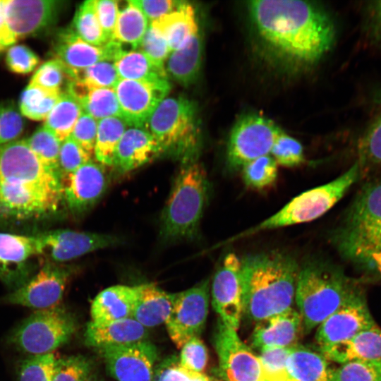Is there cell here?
<instances>
[{
    "instance_id": "6da1fadb",
    "label": "cell",
    "mask_w": 381,
    "mask_h": 381,
    "mask_svg": "<svg viewBox=\"0 0 381 381\" xmlns=\"http://www.w3.org/2000/svg\"><path fill=\"white\" fill-rule=\"evenodd\" d=\"M252 32L261 52L274 64L299 71L319 62L332 49L336 28L321 6L298 0L247 3Z\"/></svg>"
},
{
    "instance_id": "7a4b0ae2",
    "label": "cell",
    "mask_w": 381,
    "mask_h": 381,
    "mask_svg": "<svg viewBox=\"0 0 381 381\" xmlns=\"http://www.w3.org/2000/svg\"><path fill=\"white\" fill-rule=\"evenodd\" d=\"M63 198L59 173L25 140L0 145V216L25 219L54 212Z\"/></svg>"
},
{
    "instance_id": "3957f363",
    "label": "cell",
    "mask_w": 381,
    "mask_h": 381,
    "mask_svg": "<svg viewBox=\"0 0 381 381\" xmlns=\"http://www.w3.org/2000/svg\"><path fill=\"white\" fill-rule=\"evenodd\" d=\"M329 241L361 281H381V175L362 184Z\"/></svg>"
},
{
    "instance_id": "277c9868",
    "label": "cell",
    "mask_w": 381,
    "mask_h": 381,
    "mask_svg": "<svg viewBox=\"0 0 381 381\" xmlns=\"http://www.w3.org/2000/svg\"><path fill=\"white\" fill-rule=\"evenodd\" d=\"M241 261L243 314L258 322L294 308L300 266L291 255L270 251Z\"/></svg>"
},
{
    "instance_id": "5b68a950",
    "label": "cell",
    "mask_w": 381,
    "mask_h": 381,
    "mask_svg": "<svg viewBox=\"0 0 381 381\" xmlns=\"http://www.w3.org/2000/svg\"><path fill=\"white\" fill-rule=\"evenodd\" d=\"M363 289L361 280L348 276L338 265L314 260L300 267L295 301L309 332Z\"/></svg>"
},
{
    "instance_id": "8992f818",
    "label": "cell",
    "mask_w": 381,
    "mask_h": 381,
    "mask_svg": "<svg viewBox=\"0 0 381 381\" xmlns=\"http://www.w3.org/2000/svg\"><path fill=\"white\" fill-rule=\"evenodd\" d=\"M209 182L198 159L182 162L161 217V235L167 241L193 238L208 198Z\"/></svg>"
},
{
    "instance_id": "52a82bcc",
    "label": "cell",
    "mask_w": 381,
    "mask_h": 381,
    "mask_svg": "<svg viewBox=\"0 0 381 381\" xmlns=\"http://www.w3.org/2000/svg\"><path fill=\"white\" fill-rule=\"evenodd\" d=\"M157 140L163 152L181 162L198 159L201 135L195 104L184 97H165L145 128Z\"/></svg>"
},
{
    "instance_id": "ba28073f",
    "label": "cell",
    "mask_w": 381,
    "mask_h": 381,
    "mask_svg": "<svg viewBox=\"0 0 381 381\" xmlns=\"http://www.w3.org/2000/svg\"><path fill=\"white\" fill-rule=\"evenodd\" d=\"M362 175V170L356 160L350 168L337 178L301 193L273 215L226 242L231 243L262 231L315 220L337 204Z\"/></svg>"
},
{
    "instance_id": "9c48e42d",
    "label": "cell",
    "mask_w": 381,
    "mask_h": 381,
    "mask_svg": "<svg viewBox=\"0 0 381 381\" xmlns=\"http://www.w3.org/2000/svg\"><path fill=\"white\" fill-rule=\"evenodd\" d=\"M75 328L73 317L63 308L40 309L24 320L9 340L24 352L32 355L48 353L65 344Z\"/></svg>"
},
{
    "instance_id": "30bf717a",
    "label": "cell",
    "mask_w": 381,
    "mask_h": 381,
    "mask_svg": "<svg viewBox=\"0 0 381 381\" xmlns=\"http://www.w3.org/2000/svg\"><path fill=\"white\" fill-rule=\"evenodd\" d=\"M282 131L271 119L248 113L237 119L230 132L226 147V163L231 171L239 170L248 162L270 155Z\"/></svg>"
},
{
    "instance_id": "8fae6325",
    "label": "cell",
    "mask_w": 381,
    "mask_h": 381,
    "mask_svg": "<svg viewBox=\"0 0 381 381\" xmlns=\"http://www.w3.org/2000/svg\"><path fill=\"white\" fill-rule=\"evenodd\" d=\"M209 306V281L173 294L171 312L165 321L169 335L181 349L193 337H199L206 322Z\"/></svg>"
},
{
    "instance_id": "7c38bea8",
    "label": "cell",
    "mask_w": 381,
    "mask_h": 381,
    "mask_svg": "<svg viewBox=\"0 0 381 381\" xmlns=\"http://www.w3.org/2000/svg\"><path fill=\"white\" fill-rule=\"evenodd\" d=\"M219 367L226 381H265L258 356L221 320L214 335Z\"/></svg>"
},
{
    "instance_id": "4fadbf2b",
    "label": "cell",
    "mask_w": 381,
    "mask_h": 381,
    "mask_svg": "<svg viewBox=\"0 0 381 381\" xmlns=\"http://www.w3.org/2000/svg\"><path fill=\"white\" fill-rule=\"evenodd\" d=\"M71 275V270L67 266L48 262L4 301L37 310L58 306Z\"/></svg>"
},
{
    "instance_id": "5bb4252c",
    "label": "cell",
    "mask_w": 381,
    "mask_h": 381,
    "mask_svg": "<svg viewBox=\"0 0 381 381\" xmlns=\"http://www.w3.org/2000/svg\"><path fill=\"white\" fill-rule=\"evenodd\" d=\"M375 325L363 289L318 326L315 340L322 349L346 341Z\"/></svg>"
},
{
    "instance_id": "9a60e30c",
    "label": "cell",
    "mask_w": 381,
    "mask_h": 381,
    "mask_svg": "<svg viewBox=\"0 0 381 381\" xmlns=\"http://www.w3.org/2000/svg\"><path fill=\"white\" fill-rule=\"evenodd\" d=\"M35 237L37 254L47 255L56 263L73 260L119 243V238L112 235L70 229L45 231Z\"/></svg>"
},
{
    "instance_id": "2e32d148",
    "label": "cell",
    "mask_w": 381,
    "mask_h": 381,
    "mask_svg": "<svg viewBox=\"0 0 381 381\" xmlns=\"http://www.w3.org/2000/svg\"><path fill=\"white\" fill-rule=\"evenodd\" d=\"M170 89L169 80L150 82L120 79L114 90L121 117L131 126L145 128Z\"/></svg>"
},
{
    "instance_id": "e0dca14e",
    "label": "cell",
    "mask_w": 381,
    "mask_h": 381,
    "mask_svg": "<svg viewBox=\"0 0 381 381\" xmlns=\"http://www.w3.org/2000/svg\"><path fill=\"white\" fill-rule=\"evenodd\" d=\"M241 259L228 253L217 269L212 284V303L220 320L236 330L239 327L242 309Z\"/></svg>"
},
{
    "instance_id": "ac0fdd59",
    "label": "cell",
    "mask_w": 381,
    "mask_h": 381,
    "mask_svg": "<svg viewBox=\"0 0 381 381\" xmlns=\"http://www.w3.org/2000/svg\"><path fill=\"white\" fill-rule=\"evenodd\" d=\"M110 375L118 381H152L156 347L147 340L99 349Z\"/></svg>"
},
{
    "instance_id": "d6986e66",
    "label": "cell",
    "mask_w": 381,
    "mask_h": 381,
    "mask_svg": "<svg viewBox=\"0 0 381 381\" xmlns=\"http://www.w3.org/2000/svg\"><path fill=\"white\" fill-rule=\"evenodd\" d=\"M55 59L69 71L83 70L101 61L115 60L123 52V45L111 40L102 47L92 45L80 37L72 28L63 30L54 41Z\"/></svg>"
},
{
    "instance_id": "ffe728a7",
    "label": "cell",
    "mask_w": 381,
    "mask_h": 381,
    "mask_svg": "<svg viewBox=\"0 0 381 381\" xmlns=\"http://www.w3.org/2000/svg\"><path fill=\"white\" fill-rule=\"evenodd\" d=\"M61 180L63 198L68 208L77 213L91 208L105 192L108 182L103 165L92 160Z\"/></svg>"
},
{
    "instance_id": "44dd1931",
    "label": "cell",
    "mask_w": 381,
    "mask_h": 381,
    "mask_svg": "<svg viewBox=\"0 0 381 381\" xmlns=\"http://www.w3.org/2000/svg\"><path fill=\"white\" fill-rule=\"evenodd\" d=\"M59 1L55 0H6L8 24L16 39L39 33L56 20Z\"/></svg>"
},
{
    "instance_id": "7402d4cb",
    "label": "cell",
    "mask_w": 381,
    "mask_h": 381,
    "mask_svg": "<svg viewBox=\"0 0 381 381\" xmlns=\"http://www.w3.org/2000/svg\"><path fill=\"white\" fill-rule=\"evenodd\" d=\"M303 319L294 308L256 322L252 344L260 350L272 347H294L303 333Z\"/></svg>"
},
{
    "instance_id": "603a6c76",
    "label": "cell",
    "mask_w": 381,
    "mask_h": 381,
    "mask_svg": "<svg viewBox=\"0 0 381 381\" xmlns=\"http://www.w3.org/2000/svg\"><path fill=\"white\" fill-rule=\"evenodd\" d=\"M162 150L145 128L131 126L123 134L115 152L113 166L120 173L135 170L157 157Z\"/></svg>"
},
{
    "instance_id": "cb8c5ba5",
    "label": "cell",
    "mask_w": 381,
    "mask_h": 381,
    "mask_svg": "<svg viewBox=\"0 0 381 381\" xmlns=\"http://www.w3.org/2000/svg\"><path fill=\"white\" fill-rule=\"evenodd\" d=\"M328 361L342 364L353 361H381V329L375 326L351 339L320 349Z\"/></svg>"
},
{
    "instance_id": "d4e9b609",
    "label": "cell",
    "mask_w": 381,
    "mask_h": 381,
    "mask_svg": "<svg viewBox=\"0 0 381 381\" xmlns=\"http://www.w3.org/2000/svg\"><path fill=\"white\" fill-rule=\"evenodd\" d=\"M148 332L132 318L104 324L88 322L84 334L85 344L97 349L147 340Z\"/></svg>"
},
{
    "instance_id": "484cf974",
    "label": "cell",
    "mask_w": 381,
    "mask_h": 381,
    "mask_svg": "<svg viewBox=\"0 0 381 381\" xmlns=\"http://www.w3.org/2000/svg\"><path fill=\"white\" fill-rule=\"evenodd\" d=\"M150 24L164 36L171 52L184 47L200 31L195 8L183 1L175 11Z\"/></svg>"
},
{
    "instance_id": "4316f807",
    "label": "cell",
    "mask_w": 381,
    "mask_h": 381,
    "mask_svg": "<svg viewBox=\"0 0 381 381\" xmlns=\"http://www.w3.org/2000/svg\"><path fill=\"white\" fill-rule=\"evenodd\" d=\"M135 289L136 295L131 318L145 327L165 322L171 310L173 294L152 283L140 284Z\"/></svg>"
},
{
    "instance_id": "83f0119b",
    "label": "cell",
    "mask_w": 381,
    "mask_h": 381,
    "mask_svg": "<svg viewBox=\"0 0 381 381\" xmlns=\"http://www.w3.org/2000/svg\"><path fill=\"white\" fill-rule=\"evenodd\" d=\"M135 295V286L115 285L104 289L92 303V322L104 324L131 318Z\"/></svg>"
},
{
    "instance_id": "f1b7e54d",
    "label": "cell",
    "mask_w": 381,
    "mask_h": 381,
    "mask_svg": "<svg viewBox=\"0 0 381 381\" xmlns=\"http://www.w3.org/2000/svg\"><path fill=\"white\" fill-rule=\"evenodd\" d=\"M65 92L70 93L78 102L83 112L97 121L109 117H121L114 88L90 87L73 80Z\"/></svg>"
},
{
    "instance_id": "f546056e",
    "label": "cell",
    "mask_w": 381,
    "mask_h": 381,
    "mask_svg": "<svg viewBox=\"0 0 381 381\" xmlns=\"http://www.w3.org/2000/svg\"><path fill=\"white\" fill-rule=\"evenodd\" d=\"M37 254L35 236L0 233V277L13 283L27 260Z\"/></svg>"
},
{
    "instance_id": "4dcf8cb0",
    "label": "cell",
    "mask_w": 381,
    "mask_h": 381,
    "mask_svg": "<svg viewBox=\"0 0 381 381\" xmlns=\"http://www.w3.org/2000/svg\"><path fill=\"white\" fill-rule=\"evenodd\" d=\"M202 47L200 31L184 47L171 52L164 64L168 77L186 87L193 83L201 68Z\"/></svg>"
},
{
    "instance_id": "1f68e13d",
    "label": "cell",
    "mask_w": 381,
    "mask_h": 381,
    "mask_svg": "<svg viewBox=\"0 0 381 381\" xmlns=\"http://www.w3.org/2000/svg\"><path fill=\"white\" fill-rule=\"evenodd\" d=\"M287 370L294 381H331L328 361L319 351L294 346L287 360Z\"/></svg>"
},
{
    "instance_id": "d6a6232c",
    "label": "cell",
    "mask_w": 381,
    "mask_h": 381,
    "mask_svg": "<svg viewBox=\"0 0 381 381\" xmlns=\"http://www.w3.org/2000/svg\"><path fill=\"white\" fill-rule=\"evenodd\" d=\"M120 79L140 81L169 80L164 67L153 63L138 49L123 52L114 61Z\"/></svg>"
},
{
    "instance_id": "836d02e7",
    "label": "cell",
    "mask_w": 381,
    "mask_h": 381,
    "mask_svg": "<svg viewBox=\"0 0 381 381\" xmlns=\"http://www.w3.org/2000/svg\"><path fill=\"white\" fill-rule=\"evenodd\" d=\"M149 25L141 10L132 0L127 1L119 9L111 40L137 49Z\"/></svg>"
},
{
    "instance_id": "e575fe53",
    "label": "cell",
    "mask_w": 381,
    "mask_h": 381,
    "mask_svg": "<svg viewBox=\"0 0 381 381\" xmlns=\"http://www.w3.org/2000/svg\"><path fill=\"white\" fill-rule=\"evenodd\" d=\"M82 112L78 102L70 93L64 92L46 118L44 126L62 142L71 135Z\"/></svg>"
},
{
    "instance_id": "d590c367",
    "label": "cell",
    "mask_w": 381,
    "mask_h": 381,
    "mask_svg": "<svg viewBox=\"0 0 381 381\" xmlns=\"http://www.w3.org/2000/svg\"><path fill=\"white\" fill-rule=\"evenodd\" d=\"M121 117H109L98 121L94 155L103 166H113L117 145L127 129Z\"/></svg>"
},
{
    "instance_id": "8d00e7d4",
    "label": "cell",
    "mask_w": 381,
    "mask_h": 381,
    "mask_svg": "<svg viewBox=\"0 0 381 381\" xmlns=\"http://www.w3.org/2000/svg\"><path fill=\"white\" fill-rule=\"evenodd\" d=\"M357 152L363 174L367 169L381 168V105L362 133Z\"/></svg>"
},
{
    "instance_id": "74e56055",
    "label": "cell",
    "mask_w": 381,
    "mask_h": 381,
    "mask_svg": "<svg viewBox=\"0 0 381 381\" xmlns=\"http://www.w3.org/2000/svg\"><path fill=\"white\" fill-rule=\"evenodd\" d=\"M61 93L28 84L21 95L19 110L32 120H45Z\"/></svg>"
},
{
    "instance_id": "f35d334b",
    "label": "cell",
    "mask_w": 381,
    "mask_h": 381,
    "mask_svg": "<svg viewBox=\"0 0 381 381\" xmlns=\"http://www.w3.org/2000/svg\"><path fill=\"white\" fill-rule=\"evenodd\" d=\"M95 3L96 0H87L79 6L74 16L72 29L85 42L102 47L109 41L99 23Z\"/></svg>"
},
{
    "instance_id": "ab89813d",
    "label": "cell",
    "mask_w": 381,
    "mask_h": 381,
    "mask_svg": "<svg viewBox=\"0 0 381 381\" xmlns=\"http://www.w3.org/2000/svg\"><path fill=\"white\" fill-rule=\"evenodd\" d=\"M277 166L270 155L248 162L241 168L244 183L254 189H262L271 186L277 178Z\"/></svg>"
},
{
    "instance_id": "60d3db41",
    "label": "cell",
    "mask_w": 381,
    "mask_h": 381,
    "mask_svg": "<svg viewBox=\"0 0 381 381\" xmlns=\"http://www.w3.org/2000/svg\"><path fill=\"white\" fill-rule=\"evenodd\" d=\"M73 80L68 69L56 59L42 64L35 71L28 84L44 89L64 92Z\"/></svg>"
},
{
    "instance_id": "b9f144b4",
    "label": "cell",
    "mask_w": 381,
    "mask_h": 381,
    "mask_svg": "<svg viewBox=\"0 0 381 381\" xmlns=\"http://www.w3.org/2000/svg\"><path fill=\"white\" fill-rule=\"evenodd\" d=\"M25 141L45 166L58 172L61 142L51 131L43 126L37 129L30 138L25 139Z\"/></svg>"
},
{
    "instance_id": "7bdbcfd3",
    "label": "cell",
    "mask_w": 381,
    "mask_h": 381,
    "mask_svg": "<svg viewBox=\"0 0 381 381\" xmlns=\"http://www.w3.org/2000/svg\"><path fill=\"white\" fill-rule=\"evenodd\" d=\"M331 381H381V361H353L331 368Z\"/></svg>"
},
{
    "instance_id": "ee69618b",
    "label": "cell",
    "mask_w": 381,
    "mask_h": 381,
    "mask_svg": "<svg viewBox=\"0 0 381 381\" xmlns=\"http://www.w3.org/2000/svg\"><path fill=\"white\" fill-rule=\"evenodd\" d=\"M69 72L73 80L94 88H114L120 80L114 62L107 60L83 70Z\"/></svg>"
},
{
    "instance_id": "f6af8a7d",
    "label": "cell",
    "mask_w": 381,
    "mask_h": 381,
    "mask_svg": "<svg viewBox=\"0 0 381 381\" xmlns=\"http://www.w3.org/2000/svg\"><path fill=\"white\" fill-rule=\"evenodd\" d=\"M294 347L262 349L258 356L265 381H294L287 370V360Z\"/></svg>"
},
{
    "instance_id": "bcb514c9",
    "label": "cell",
    "mask_w": 381,
    "mask_h": 381,
    "mask_svg": "<svg viewBox=\"0 0 381 381\" xmlns=\"http://www.w3.org/2000/svg\"><path fill=\"white\" fill-rule=\"evenodd\" d=\"M56 360L53 352L23 360L18 368L19 381H52Z\"/></svg>"
},
{
    "instance_id": "7dc6e473",
    "label": "cell",
    "mask_w": 381,
    "mask_h": 381,
    "mask_svg": "<svg viewBox=\"0 0 381 381\" xmlns=\"http://www.w3.org/2000/svg\"><path fill=\"white\" fill-rule=\"evenodd\" d=\"M270 155L277 164L295 167L304 162L301 144L283 131L277 137Z\"/></svg>"
},
{
    "instance_id": "c3c4849f",
    "label": "cell",
    "mask_w": 381,
    "mask_h": 381,
    "mask_svg": "<svg viewBox=\"0 0 381 381\" xmlns=\"http://www.w3.org/2000/svg\"><path fill=\"white\" fill-rule=\"evenodd\" d=\"M90 369V361L82 356L57 358L52 381H86Z\"/></svg>"
},
{
    "instance_id": "681fc988",
    "label": "cell",
    "mask_w": 381,
    "mask_h": 381,
    "mask_svg": "<svg viewBox=\"0 0 381 381\" xmlns=\"http://www.w3.org/2000/svg\"><path fill=\"white\" fill-rule=\"evenodd\" d=\"M92 157L69 136L61 142L60 147L58 161L60 177L72 173L91 161Z\"/></svg>"
},
{
    "instance_id": "f907efd6",
    "label": "cell",
    "mask_w": 381,
    "mask_h": 381,
    "mask_svg": "<svg viewBox=\"0 0 381 381\" xmlns=\"http://www.w3.org/2000/svg\"><path fill=\"white\" fill-rule=\"evenodd\" d=\"M138 50L146 55L156 65L164 67L171 50L161 32L149 25Z\"/></svg>"
},
{
    "instance_id": "816d5d0a",
    "label": "cell",
    "mask_w": 381,
    "mask_h": 381,
    "mask_svg": "<svg viewBox=\"0 0 381 381\" xmlns=\"http://www.w3.org/2000/svg\"><path fill=\"white\" fill-rule=\"evenodd\" d=\"M362 32L367 42L381 51V1H369L363 6Z\"/></svg>"
},
{
    "instance_id": "f5cc1de1",
    "label": "cell",
    "mask_w": 381,
    "mask_h": 381,
    "mask_svg": "<svg viewBox=\"0 0 381 381\" xmlns=\"http://www.w3.org/2000/svg\"><path fill=\"white\" fill-rule=\"evenodd\" d=\"M155 381H211L204 373L190 370L180 363L176 357H171L158 366Z\"/></svg>"
},
{
    "instance_id": "db71d44e",
    "label": "cell",
    "mask_w": 381,
    "mask_h": 381,
    "mask_svg": "<svg viewBox=\"0 0 381 381\" xmlns=\"http://www.w3.org/2000/svg\"><path fill=\"white\" fill-rule=\"evenodd\" d=\"M23 128L20 110L12 104H0V145L16 140Z\"/></svg>"
},
{
    "instance_id": "11a10c76",
    "label": "cell",
    "mask_w": 381,
    "mask_h": 381,
    "mask_svg": "<svg viewBox=\"0 0 381 381\" xmlns=\"http://www.w3.org/2000/svg\"><path fill=\"white\" fill-rule=\"evenodd\" d=\"M181 349V365L190 370L204 373L207 364L208 353L205 345L200 338H191Z\"/></svg>"
},
{
    "instance_id": "9f6ffc18",
    "label": "cell",
    "mask_w": 381,
    "mask_h": 381,
    "mask_svg": "<svg viewBox=\"0 0 381 381\" xmlns=\"http://www.w3.org/2000/svg\"><path fill=\"white\" fill-rule=\"evenodd\" d=\"M39 61L38 56L30 48L23 44L11 46L6 55V63L8 69L19 74L32 72Z\"/></svg>"
},
{
    "instance_id": "6f0895ef",
    "label": "cell",
    "mask_w": 381,
    "mask_h": 381,
    "mask_svg": "<svg viewBox=\"0 0 381 381\" xmlns=\"http://www.w3.org/2000/svg\"><path fill=\"white\" fill-rule=\"evenodd\" d=\"M97 126L98 121L85 112H82L70 135L92 156L94 155Z\"/></svg>"
},
{
    "instance_id": "680465c9",
    "label": "cell",
    "mask_w": 381,
    "mask_h": 381,
    "mask_svg": "<svg viewBox=\"0 0 381 381\" xmlns=\"http://www.w3.org/2000/svg\"><path fill=\"white\" fill-rule=\"evenodd\" d=\"M95 8L104 35L109 42L112 40L119 15V2L115 0H96Z\"/></svg>"
},
{
    "instance_id": "91938a15",
    "label": "cell",
    "mask_w": 381,
    "mask_h": 381,
    "mask_svg": "<svg viewBox=\"0 0 381 381\" xmlns=\"http://www.w3.org/2000/svg\"><path fill=\"white\" fill-rule=\"evenodd\" d=\"M132 1L150 23L175 11L181 3L180 1L173 0Z\"/></svg>"
},
{
    "instance_id": "94428289",
    "label": "cell",
    "mask_w": 381,
    "mask_h": 381,
    "mask_svg": "<svg viewBox=\"0 0 381 381\" xmlns=\"http://www.w3.org/2000/svg\"><path fill=\"white\" fill-rule=\"evenodd\" d=\"M5 4L6 0H0V52L13 45L17 40L8 24Z\"/></svg>"
},
{
    "instance_id": "6125c7cd",
    "label": "cell",
    "mask_w": 381,
    "mask_h": 381,
    "mask_svg": "<svg viewBox=\"0 0 381 381\" xmlns=\"http://www.w3.org/2000/svg\"><path fill=\"white\" fill-rule=\"evenodd\" d=\"M86 381H97V380H94V379H92V378H90V377L87 379Z\"/></svg>"
}]
</instances>
